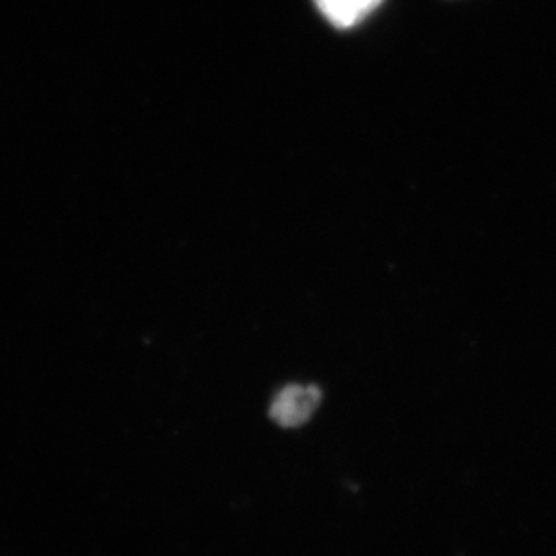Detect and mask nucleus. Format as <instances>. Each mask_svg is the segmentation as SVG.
<instances>
[{
	"mask_svg": "<svg viewBox=\"0 0 556 556\" xmlns=\"http://www.w3.org/2000/svg\"><path fill=\"white\" fill-rule=\"evenodd\" d=\"M323 404V391L315 383H287L274 394L268 415L283 429L306 426Z\"/></svg>",
	"mask_w": 556,
	"mask_h": 556,
	"instance_id": "1",
	"label": "nucleus"
},
{
	"mask_svg": "<svg viewBox=\"0 0 556 556\" xmlns=\"http://www.w3.org/2000/svg\"><path fill=\"white\" fill-rule=\"evenodd\" d=\"M380 4L382 0H315L320 13L341 29L357 26Z\"/></svg>",
	"mask_w": 556,
	"mask_h": 556,
	"instance_id": "2",
	"label": "nucleus"
}]
</instances>
